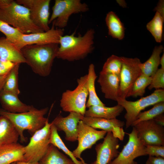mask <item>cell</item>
<instances>
[{"mask_svg": "<svg viewBox=\"0 0 164 164\" xmlns=\"http://www.w3.org/2000/svg\"><path fill=\"white\" fill-rule=\"evenodd\" d=\"M95 32L92 28L88 29L83 35H75V32L70 35L62 36L56 58L68 61L84 59L94 49Z\"/></svg>", "mask_w": 164, "mask_h": 164, "instance_id": "cell-1", "label": "cell"}, {"mask_svg": "<svg viewBox=\"0 0 164 164\" xmlns=\"http://www.w3.org/2000/svg\"><path fill=\"white\" fill-rule=\"evenodd\" d=\"M59 44H32L26 46L21 52L26 63L34 73L46 77L49 75L55 59L56 58Z\"/></svg>", "mask_w": 164, "mask_h": 164, "instance_id": "cell-2", "label": "cell"}, {"mask_svg": "<svg viewBox=\"0 0 164 164\" xmlns=\"http://www.w3.org/2000/svg\"><path fill=\"white\" fill-rule=\"evenodd\" d=\"M47 107L40 109L34 108L26 112L13 113L0 109V115L7 118L12 123L18 132L21 141L26 142L23 132L26 130L32 135L44 126L48 119L44 117L48 110Z\"/></svg>", "mask_w": 164, "mask_h": 164, "instance_id": "cell-3", "label": "cell"}, {"mask_svg": "<svg viewBox=\"0 0 164 164\" xmlns=\"http://www.w3.org/2000/svg\"><path fill=\"white\" fill-rule=\"evenodd\" d=\"M0 20L19 29L23 34L44 32L32 22L29 9L13 0L0 7Z\"/></svg>", "mask_w": 164, "mask_h": 164, "instance_id": "cell-4", "label": "cell"}, {"mask_svg": "<svg viewBox=\"0 0 164 164\" xmlns=\"http://www.w3.org/2000/svg\"><path fill=\"white\" fill-rule=\"evenodd\" d=\"M88 75L86 74L77 80L76 87L73 90H67L62 94L60 105L65 112H75L84 116L88 97Z\"/></svg>", "mask_w": 164, "mask_h": 164, "instance_id": "cell-5", "label": "cell"}, {"mask_svg": "<svg viewBox=\"0 0 164 164\" xmlns=\"http://www.w3.org/2000/svg\"><path fill=\"white\" fill-rule=\"evenodd\" d=\"M89 10L87 5L80 0H56L49 24L52 23L55 27L64 29L71 15L85 12Z\"/></svg>", "mask_w": 164, "mask_h": 164, "instance_id": "cell-6", "label": "cell"}, {"mask_svg": "<svg viewBox=\"0 0 164 164\" xmlns=\"http://www.w3.org/2000/svg\"><path fill=\"white\" fill-rule=\"evenodd\" d=\"M50 126L48 120L44 126L36 132L28 144L24 146V161L38 162L46 154L50 144Z\"/></svg>", "mask_w": 164, "mask_h": 164, "instance_id": "cell-7", "label": "cell"}, {"mask_svg": "<svg viewBox=\"0 0 164 164\" xmlns=\"http://www.w3.org/2000/svg\"><path fill=\"white\" fill-rule=\"evenodd\" d=\"M116 101L118 104L122 106L126 110L124 118L127 129L131 126L141 111L147 107L164 101V89L156 90L151 94L135 101H128L119 97Z\"/></svg>", "mask_w": 164, "mask_h": 164, "instance_id": "cell-8", "label": "cell"}, {"mask_svg": "<svg viewBox=\"0 0 164 164\" xmlns=\"http://www.w3.org/2000/svg\"><path fill=\"white\" fill-rule=\"evenodd\" d=\"M122 65L120 75L118 97L126 99L127 94L137 78L142 74L138 58L121 57Z\"/></svg>", "mask_w": 164, "mask_h": 164, "instance_id": "cell-9", "label": "cell"}, {"mask_svg": "<svg viewBox=\"0 0 164 164\" xmlns=\"http://www.w3.org/2000/svg\"><path fill=\"white\" fill-rule=\"evenodd\" d=\"M128 140L118 156L109 164H137L134 161L137 157L147 155L145 145L137 136L136 131L132 127V132L126 133Z\"/></svg>", "mask_w": 164, "mask_h": 164, "instance_id": "cell-10", "label": "cell"}, {"mask_svg": "<svg viewBox=\"0 0 164 164\" xmlns=\"http://www.w3.org/2000/svg\"><path fill=\"white\" fill-rule=\"evenodd\" d=\"M29 9L30 19L37 27L45 32L49 30L50 0H16Z\"/></svg>", "mask_w": 164, "mask_h": 164, "instance_id": "cell-11", "label": "cell"}, {"mask_svg": "<svg viewBox=\"0 0 164 164\" xmlns=\"http://www.w3.org/2000/svg\"><path fill=\"white\" fill-rule=\"evenodd\" d=\"M78 145L73 153L74 156L80 159L84 164H87L81 157V154L86 149L91 148L98 141L104 138L107 132L97 130L81 120L78 123Z\"/></svg>", "mask_w": 164, "mask_h": 164, "instance_id": "cell-12", "label": "cell"}, {"mask_svg": "<svg viewBox=\"0 0 164 164\" xmlns=\"http://www.w3.org/2000/svg\"><path fill=\"white\" fill-rule=\"evenodd\" d=\"M132 127L145 145H164V126L156 124L153 119L140 122Z\"/></svg>", "mask_w": 164, "mask_h": 164, "instance_id": "cell-13", "label": "cell"}, {"mask_svg": "<svg viewBox=\"0 0 164 164\" xmlns=\"http://www.w3.org/2000/svg\"><path fill=\"white\" fill-rule=\"evenodd\" d=\"M64 29L56 28L53 24L47 31L29 34H23L15 45L21 50L24 46L29 45L59 44L61 37L63 35Z\"/></svg>", "mask_w": 164, "mask_h": 164, "instance_id": "cell-14", "label": "cell"}, {"mask_svg": "<svg viewBox=\"0 0 164 164\" xmlns=\"http://www.w3.org/2000/svg\"><path fill=\"white\" fill-rule=\"evenodd\" d=\"M103 142L96 145V160L91 164H109L119 153V139L111 132H107Z\"/></svg>", "mask_w": 164, "mask_h": 164, "instance_id": "cell-15", "label": "cell"}, {"mask_svg": "<svg viewBox=\"0 0 164 164\" xmlns=\"http://www.w3.org/2000/svg\"><path fill=\"white\" fill-rule=\"evenodd\" d=\"M84 116L76 112H70L67 116L59 115L51 123L57 131H63L65 134V139L74 142L77 140L79 122Z\"/></svg>", "mask_w": 164, "mask_h": 164, "instance_id": "cell-16", "label": "cell"}, {"mask_svg": "<svg viewBox=\"0 0 164 164\" xmlns=\"http://www.w3.org/2000/svg\"><path fill=\"white\" fill-rule=\"evenodd\" d=\"M86 125L94 129L98 128L107 132H111L114 136L123 141L125 133L123 127L125 122L117 118H103L83 116L81 120Z\"/></svg>", "mask_w": 164, "mask_h": 164, "instance_id": "cell-17", "label": "cell"}, {"mask_svg": "<svg viewBox=\"0 0 164 164\" xmlns=\"http://www.w3.org/2000/svg\"><path fill=\"white\" fill-rule=\"evenodd\" d=\"M97 82L104 97L115 101L118 97L120 77L114 74L100 71Z\"/></svg>", "mask_w": 164, "mask_h": 164, "instance_id": "cell-18", "label": "cell"}, {"mask_svg": "<svg viewBox=\"0 0 164 164\" xmlns=\"http://www.w3.org/2000/svg\"><path fill=\"white\" fill-rule=\"evenodd\" d=\"M18 95L2 90L0 92V103L3 109L13 113H21L28 111L34 107L22 102Z\"/></svg>", "mask_w": 164, "mask_h": 164, "instance_id": "cell-19", "label": "cell"}, {"mask_svg": "<svg viewBox=\"0 0 164 164\" xmlns=\"http://www.w3.org/2000/svg\"><path fill=\"white\" fill-rule=\"evenodd\" d=\"M24 147L17 142L0 146V164L24 161Z\"/></svg>", "mask_w": 164, "mask_h": 164, "instance_id": "cell-20", "label": "cell"}, {"mask_svg": "<svg viewBox=\"0 0 164 164\" xmlns=\"http://www.w3.org/2000/svg\"><path fill=\"white\" fill-rule=\"evenodd\" d=\"M0 59L16 63H26L21 50L5 37L0 38Z\"/></svg>", "mask_w": 164, "mask_h": 164, "instance_id": "cell-21", "label": "cell"}, {"mask_svg": "<svg viewBox=\"0 0 164 164\" xmlns=\"http://www.w3.org/2000/svg\"><path fill=\"white\" fill-rule=\"evenodd\" d=\"M124 109L123 107L118 104L112 107L91 106L86 110L84 116L107 119H115L120 115Z\"/></svg>", "mask_w": 164, "mask_h": 164, "instance_id": "cell-22", "label": "cell"}, {"mask_svg": "<svg viewBox=\"0 0 164 164\" xmlns=\"http://www.w3.org/2000/svg\"><path fill=\"white\" fill-rule=\"evenodd\" d=\"M19 137L12 122L5 117L0 115V146L17 143Z\"/></svg>", "mask_w": 164, "mask_h": 164, "instance_id": "cell-23", "label": "cell"}, {"mask_svg": "<svg viewBox=\"0 0 164 164\" xmlns=\"http://www.w3.org/2000/svg\"><path fill=\"white\" fill-rule=\"evenodd\" d=\"M87 79V90L88 98L86 103V107L91 106H104L103 103L98 97L95 90V81L97 77L96 75L94 65L91 63L88 69Z\"/></svg>", "mask_w": 164, "mask_h": 164, "instance_id": "cell-24", "label": "cell"}, {"mask_svg": "<svg viewBox=\"0 0 164 164\" xmlns=\"http://www.w3.org/2000/svg\"><path fill=\"white\" fill-rule=\"evenodd\" d=\"M163 49L162 45L155 46L148 59L144 63H141L139 66L142 74L151 77L153 76L158 69L160 54Z\"/></svg>", "mask_w": 164, "mask_h": 164, "instance_id": "cell-25", "label": "cell"}, {"mask_svg": "<svg viewBox=\"0 0 164 164\" xmlns=\"http://www.w3.org/2000/svg\"><path fill=\"white\" fill-rule=\"evenodd\" d=\"M105 21L108 35L114 38L119 40L122 39L125 36V28L116 14L112 11L109 12L107 14Z\"/></svg>", "mask_w": 164, "mask_h": 164, "instance_id": "cell-26", "label": "cell"}, {"mask_svg": "<svg viewBox=\"0 0 164 164\" xmlns=\"http://www.w3.org/2000/svg\"><path fill=\"white\" fill-rule=\"evenodd\" d=\"M38 164H75L72 160L60 152L58 148L50 144L46 154Z\"/></svg>", "mask_w": 164, "mask_h": 164, "instance_id": "cell-27", "label": "cell"}, {"mask_svg": "<svg viewBox=\"0 0 164 164\" xmlns=\"http://www.w3.org/2000/svg\"><path fill=\"white\" fill-rule=\"evenodd\" d=\"M152 77L142 74L134 82L128 92L126 98L129 97H142L145 90L151 84Z\"/></svg>", "mask_w": 164, "mask_h": 164, "instance_id": "cell-28", "label": "cell"}, {"mask_svg": "<svg viewBox=\"0 0 164 164\" xmlns=\"http://www.w3.org/2000/svg\"><path fill=\"white\" fill-rule=\"evenodd\" d=\"M20 63H15L8 73L3 88L4 91L19 95L20 93L18 85Z\"/></svg>", "mask_w": 164, "mask_h": 164, "instance_id": "cell-29", "label": "cell"}, {"mask_svg": "<svg viewBox=\"0 0 164 164\" xmlns=\"http://www.w3.org/2000/svg\"><path fill=\"white\" fill-rule=\"evenodd\" d=\"M50 129V144L53 145L58 149L63 151L66 154L69 156L75 164H84L81 161L78 160L74 155L73 152L70 151L66 147L59 135L56 128L51 123Z\"/></svg>", "mask_w": 164, "mask_h": 164, "instance_id": "cell-30", "label": "cell"}, {"mask_svg": "<svg viewBox=\"0 0 164 164\" xmlns=\"http://www.w3.org/2000/svg\"><path fill=\"white\" fill-rule=\"evenodd\" d=\"M164 20L161 16L156 12L152 19L146 25V27L154 37L155 41L160 43L162 40L163 25Z\"/></svg>", "mask_w": 164, "mask_h": 164, "instance_id": "cell-31", "label": "cell"}, {"mask_svg": "<svg viewBox=\"0 0 164 164\" xmlns=\"http://www.w3.org/2000/svg\"><path fill=\"white\" fill-rule=\"evenodd\" d=\"M164 101L156 103L150 109L142 112H140L137 116L135 121L131 126L133 127L138 123L145 121L153 119L157 116L164 113Z\"/></svg>", "mask_w": 164, "mask_h": 164, "instance_id": "cell-32", "label": "cell"}, {"mask_svg": "<svg viewBox=\"0 0 164 164\" xmlns=\"http://www.w3.org/2000/svg\"><path fill=\"white\" fill-rule=\"evenodd\" d=\"M122 65L121 57L112 55L107 59L101 71L115 74L120 77Z\"/></svg>", "mask_w": 164, "mask_h": 164, "instance_id": "cell-33", "label": "cell"}, {"mask_svg": "<svg viewBox=\"0 0 164 164\" xmlns=\"http://www.w3.org/2000/svg\"><path fill=\"white\" fill-rule=\"evenodd\" d=\"M0 31L9 41L15 44L23 34L19 29L0 20Z\"/></svg>", "mask_w": 164, "mask_h": 164, "instance_id": "cell-34", "label": "cell"}, {"mask_svg": "<svg viewBox=\"0 0 164 164\" xmlns=\"http://www.w3.org/2000/svg\"><path fill=\"white\" fill-rule=\"evenodd\" d=\"M148 88L151 90L153 88L156 90L164 88V69H158L153 76Z\"/></svg>", "mask_w": 164, "mask_h": 164, "instance_id": "cell-35", "label": "cell"}, {"mask_svg": "<svg viewBox=\"0 0 164 164\" xmlns=\"http://www.w3.org/2000/svg\"><path fill=\"white\" fill-rule=\"evenodd\" d=\"M145 151L149 156L164 158V145H145Z\"/></svg>", "mask_w": 164, "mask_h": 164, "instance_id": "cell-36", "label": "cell"}, {"mask_svg": "<svg viewBox=\"0 0 164 164\" xmlns=\"http://www.w3.org/2000/svg\"><path fill=\"white\" fill-rule=\"evenodd\" d=\"M15 63L7 60H0V76L5 75L9 73Z\"/></svg>", "mask_w": 164, "mask_h": 164, "instance_id": "cell-37", "label": "cell"}, {"mask_svg": "<svg viewBox=\"0 0 164 164\" xmlns=\"http://www.w3.org/2000/svg\"><path fill=\"white\" fill-rule=\"evenodd\" d=\"M145 164H164V158L149 156Z\"/></svg>", "mask_w": 164, "mask_h": 164, "instance_id": "cell-38", "label": "cell"}, {"mask_svg": "<svg viewBox=\"0 0 164 164\" xmlns=\"http://www.w3.org/2000/svg\"><path fill=\"white\" fill-rule=\"evenodd\" d=\"M154 11L158 12L164 19V1L159 0L156 6L154 9Z\"/></svg>", "mask_w": 164, "mask_h": 164, "instance_id": "cell-39", "label": "cell"}, {"mask_svg": "<svg viewBox=\"0 0 164 164\" xmlns=\"http://www.w3.org/2000/svg\"><path fill=\"white\" fill-rule=\"evenodd\" d=\"M155 122L159 125L164 126V113L160 114L153 119Z\"/></svg>", "mask_w": 164, "mask_h": 164, "instance_id": "cell-40", "label": "cell"}, {"mask_svg": "<svg viewBox=\"0 0 164 164\" xmlns=\"http://www.w3.org/2000/svg\"><path fill=\"white\" fill-rule=\"evenodd\" d=\"M8 73L5 75L0 76V92L3 89Z\"/></svg>", "mask_w": 164, "mask_h": 164, "instance_id": "cell-41", "label": "cell"}, {"mask_svg": "<svg viewBox=\"0 0 164 164\" xmlns=\"http://www.w3.org/2000/svg\"><path fill=\"white\" fill-rule=\"evenodd\" d=\"M160 65H161V68L164 69V53L160 57Z\"/></svg>", "mask_w": 164, "mask_h": 164, "instance_id": "cell-42", "label": "cell"}, {"mask_svg": "<svg viewBox=\"0 0 164 164\" xmlns=\"http://www.w3.org/2000/svg\"><path fill=\"white\" fill-rule=\"evenodd\" d=\"M117 2L119 5L123 8H126L127 6L124 0H117Z\"/></svg>", "mask_w": 164, "mask_h": 164, "instance_id": "cell-43", "label": "cell"}, {"mask_svg": "<svg viewBox=\"0 0 164 164\" xmlns=\"http://www.w3.org/2000/svg\"><path fill=\"white\" fill-rule=\"evenodd\" d=\"M15 164H38V162H29L24 161H19L16 162Z\"/></svg>", "mask_w": 164, "mask_h": 164, "instance_id": "cell-44", "label": "cell"}, {"mask_svg": "<svg viewBox=\"0 0 164 164\" xmlns=\"http://www.w3.org/2000/svg\"><path fill=\"white\" fill-rule=\"evenodd\" d=\"M16 162H14V163H13L11 164H15L16 163Z\"/></svg>", "mask_w": 164, "mask_h": 164, "instance_id": "cell-45", "label": "cell"}, {"mask_svg": "<svg viewBox=\"0 0 164 164\" xmlns=\"http://www.w3.org/2000/svg\"><path fill=\"white\" fill-rule=\"evenodd\" d=\"M1 60V59H0V60Z\"/></svg>", "mask_w": 164, "mask_h": 164, "instance_id": "cell-46", "label": "cell"}]
</instances>
